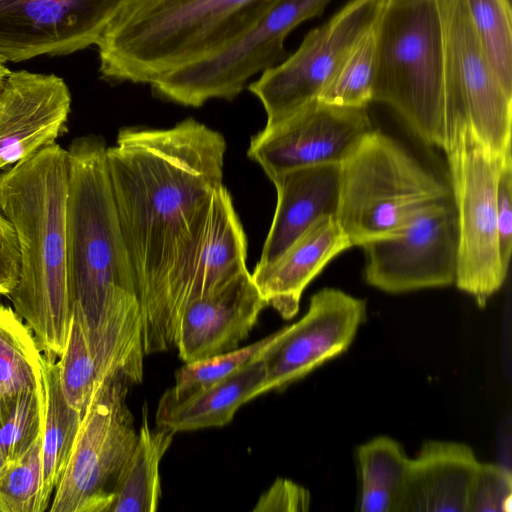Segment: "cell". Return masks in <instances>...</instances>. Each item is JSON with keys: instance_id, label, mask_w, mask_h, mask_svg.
<instances>
[{"instance_id": "obj_36", "label": "cell", "mask_w": 512, "mask_h": 512, "mask_svg": "<svg viewBox=\"0 0 512 512\" xmlns=\"http://www.w3.org/2000/svg\"><path fill=\"white\" fill-rule=\"evenodd\" d=\"M20 273V252L15 231L0 210V295L9 296Z\"/></svg>"}, {"instance_id": "obj_10", "label": "cell", "mask_w": 512, "mask_h": 512, "mask_svg": "<svg viewBox=\"0 0 512 512\" xmlns=\"http://www.w3.org/2000/svg\"><path fill=\"white\" fill-rule=\"evenodd\" d=\"M385 4L386 0H349L312 29L293 54L248 85L264 107L266 127L318 100L344 56L378 20Z\"/></svg>"}, {"instance_id": "obj_33", "label": "cell", "mask_w": 512, "mask_h": 512, "mask_svg": "<svg viewBox=\"0 0 512 512\" xmlns=\"http://www.w3.org/2000/svg\"><path fill=\"white\" fill-rule=\"evenodd\" d=\"M511 471L500 464L481 463L470 486L467 512H510Z\"/></svg>"}, {"instance_id": "obj_22", "label": "cell", "mask_w": 512, "mask_h": 512, "mask_svg": "<svg viewBox=\"0 0 512 512\" xmlns=\"http://www.w3.org/2000/svg\"><path fill=\"white\" fill-rule=\"evenodd\" d=\"M247 241L228 190L222 185L212 199L184 309L208 296L247 270ZM183 309V310H184Z\"/></svg>"}, {"instance_id": "obj_32", "label": "cell", "mask_w": 512, "mask_h": 512, "mask_svg": "<svg viewBox=\"0 0 512 512\" xmlns=\"http://www.w3.org/2000/svg\"><path fill=\"white\" fill-rule=\"evenodd\" d=\"M273 337L274 333L246 347L186 363L176 371L171 389L190 392L228 377L255 359Z\"/></svg>"}, {"instance_id": "obj_6", "label": "cell", "mask_w": 512, "mask_h": 512, "mask_svg": "<svg viewBox=\"0 0 512 512\" xmlns=\"http://www.w3.org/2000/svg\"><path fill=\"white\" fill-rule=\"evenodd\" d=\"M451 198V189L405 147L373 129L340 164L335 217L352 246H362Z\"/></svg>"}, {"instance_id": "obj_25", "label": "cell", "mask_w": 512, "mask_h": 512, "mask_svg": "<svg viewBox=\"0 0 512 512\" xmlns=\"http://www.w3.org/2000/svg\"><path fill=\"white\" fill-rule=\"evenodd\" d=\"M410 459L388 436L375 437L357 449L362 512H403Z\"/></svg>"}, {"instance_id": "obj_16", "label": "cell", "mask_w": 512, "mask_h": 512, "mask_svg": "<svg viewBox=\"0 0 512 512\" xmlns=\"http://www.w3.org/2000/svg\"><path fill=\"white\" fill-rule=\"evenodd\" d=\"M71 102L67 84L55 74L10 71L0 87V171L56 142Z\"/></svg>"}, {"instance_id": "obj_8", "label": "cell", "mask_w": 512, "mask_h": 512, "mask_svg": "<svg viewBox=\"0 0 512 512\" xmlns=\"http://www.w3.org/2000/svg\"><path fill=\"white\" fill-rule=\"evenodd\" d=\"M446 154L458 228L454 284L484 307L507 276L499 258L496 204L497 177L505 154L489 152L466 121Z\"/></svg>"}, {"instance_id": "obj_18", "label": "cell", "mask_w": 512, "mask_h": 512, "mask_svg": "<svg viewBox=\"0 0 512 512\" xmlns=\"http://www.w3.org/2000/svg\"><path fill=\"white\" fill-rule=\"evenodd\" d=\"M352 247L334 215L310 226L275 261L256 265L251 277L259 292L284 319L293 318L307 285L325 266Z\"/></svg>"}, {"instance_id": "obj_17", "label": "cell", "mask_w": 512, "mask_h": 512, "mask_svg": "<svg viewBox=\"0 0 512 512\" xmlns=\"http://www.w3.org/2000/svg\"><path fill=\"white\" fill-rule=\"evenodd\" d=\"M266 306L248 270L218 291L190 302L175 333L179 357L188 363L237 349Z\"/></svg>"}, {"instance_id": "obj_12", "label": "cell", "mask_w": 512, "mask_h": 512, "mask_svg": "<svg viewBox=\"0 0 512 512\" xmlns=\"http://www.w3.org/2000/svg\"><path fill=\"white\" fill-rule=\"evenodd\" d=\"M446 81L457 112L495 156L511 150L512 93L496 75L463 0H437Z\"/></svg>"}, {"instance_id": "obj_26", "label": "cell", "mask_w": 512, "mask_h": 512, "mask_svg": "<svg viewBox=\"0 0 512 512\" xmlns=\"http://www.w3.org/2000/svg\"><path fill=\"white\" fill-rule=\"evenodd\" d=\"M43 370L44 353L31 329L13 307L0 305V398L36 388Z\"/></svg>"}, {"instance_id": "obj_11", "label": "cell", "mask_w": 512, "mask_h": 512, "mask_svg": "<svg viewBox=\"0 0 512 512\" xmlns=\"http://www.w3.org/2000/svg\"><path fill=\"white\" fill-rule=\"evenodd\" d=\"M458 228L452 198L430 204L400 229L371 240L365 251V281L386 293L454 284Z\"/></svg>"}, {"instance_id": "obj_19", "label": "cell", "mask_w": 512, "mask_h": 512, "mask_svg": "<svg viewBox=\"0 0 512 512\" xmlns=\"http://www.w3.org/2000/svg\"><path fill=\"white\" fill-rule=\"evenodd\" d=\"M277 204L257 265L275 261L319 219L336 214L340 164L315 165L284 172L271 180Z\"/></svg>"}, {"instance_id": "obj_15", "label": "cell", "mask_w": 512, "mask_h": 512, "mask_svg": "<svg viewBox=\"0 0 512 512\" xmlns=\"http://www.w3.org/2000/svg\"><path fill=\"white\" fill-rule=\"evenodd\" d=\"M126 0H0V58L20 62L96 45Z\"/></svg>"}, {"instance_id": "obj_4", "label": "cell", "mask_w": 512, "mask_h": 512, "mask_svg": "<svg viewBox=\"0 0 512 512\" xmlns=\"http://www.w3.org/2000/svg\"><path fill=\"white\" fill-rule=\"evenodd\" d=\"M262 0H126L98 40L111 83L151 84L211 53Z\"/></svg>"}, {"instance_id": "obj_7", "label": "cell", "mask_w": 512, "mask_h": 512, "mask_svg": "<svg viewBox=\"0 0 512 512\" xmlns=\"http://www.w3.org/2000/svg\"><path fill=\"white\" fill-rule=\"evenodd\" d=\"M330 1L262 0L222 45L152 82V93L196 108L211 99L233 100L253 76L285 58L287 36Z\"/></svg>"}, {"instance_id": "obj_34", "label": "cell", "mask_w": 512, "mask_h": 512, "mask_svg": "<svg viewBox=\"0 0 512 512\" xmlns=\"http://www.w3.org/2000/svg\"><path fill=\"white\" fill-rule=\"evenodd\" d=\"M497 232L499 258L507 274L512 252V153H505L497 177Z\"/></svg>"}, {"instance_id": "obj_31", "label": "cell", "mask_w": 512, "mask_h": 512, "mask_svg": "<svg viewBox=\"0 0 512 512\" xmlns=\"http://www.w3.org/2000/svg\"><path fill=\"white\" fill-rule=\"evenodd\" d=\"M42 437L0 475V512H43Z\"/></svg>"}, {"instance_id": "obj_27", "label": "cell", "mask_w": 512, "mask_h": 512, "mask_svg": "<svg viewBox=\"0 0 512 512\" xmlns=\"http://www.w3.org/2000/svg\"><path fill=\"white\" fill-rule=\"evenodd\" d=\"M378 20L352 45L319 95V101L352 108H367L372 102Z\"/></svg>"}, {"instance_id": "obj_35", "label": "cell", "mask_w": 512, "mask_h": 512, "mask_svg": "<svg viewBox=\"0 0 512 512\" xmlns=\"http://www.w3.org/2000/svg\"><path fill=\"white\" fill-rule=\"evenodd\" d=\"M310 492L299 484L278 478L258 499L254 512H304L310 507Z\"/></svg>"}, {"instance_id": "obj_24", "label": "cell", "mask_w": 512, "mask_h": 512, "mask_svg": "<svg viewBox=\"0 0 512 512\" xmlns=\"http://www.w3.org/2000/svg\"><path fill=\"white\" fill-rule=\"evenodd\" d=\"M45 419L42 434V511L70 459L83 414L72 408L62 393L56 357L44 353Z\"/></svg>"}, {"instance_id": "obj_38", "label": "cell", "mask_w": 512, "mask_h": 512, "mask_svg": "<svg viewBox=\"0 0 512 512\" xmlns=\"http://www.w3.org/2000/svg\"><path fill=\"white\" fill-rule=\"evenodd\" d=\"M4 467H5V463H4V461L2 460V458L0 457V475H1V473L3 472Z\"/></svg>"}, {"instance_id": "obj_5", "label": "cell", "mask_w": 512, "mask_h": 512, "mask_svg": "<svg viewBox=\"0 0 512 512\" xmlns=\"http://www.w3.org/2000/svg\"><path fill=\"white\" fill-rule=\"evenodd\" d=\"M372 101L447 153L466 121L449 95L437 0L387 1L378 20Z\"/></svg>"}, {"instance_id": "obj_37", "label": "cell", "mask_w": 512, "mask_h": 512, "mask_svg": "<svg viewBox=\"0 0 512 512\" xmlns=\"http://www.w3.org/2000/svg\"><path fill=\"white\" fill-rule=\"evenodd\" d=\"M6 61L2 58H0V87L3 84L5 78L10 73L9 68L6 66Z\"/></svg>"}, {"instance_id": "obj_13", "label": "cell", "mask_w": 512, "mask_h": 512, "mask_svg": "<svg viewBox=\"0 0 512 512\" xmlns=\"http://www.w3.org/2000/svg\"><path fill=\"white\" fill-rule=\"evenodd\" d=\"M373 130L367 108L316 100L252 137L248 156L270 180L302 167L341 164Z\"/></svg>"}, {"instance_id": "obj_28", "label": "cell", "mask_w": 512, "mask_h": 512, "mask_svg": "<svg viewBox=\"0 0 512 512\" xmlns=\"http://www.w3.org/2000/svg\"><path fill=\"white\" fill-rule=\"evenodd\" d=\"M45 419L44 370L36 388L0 398V457L20 459L42 437Z\"/></svg>"}, {"instance_id": "obj_14", "label": "cell", "mask_w": 512, "mask_h": 512, "mask_svg": "<svg viewBox=\"0 0 512 512\" xmlns=\"http://www.w3.org/2000/svg\"><path fill=\"white\" fill-rule=\"evenodd\" d=\"M366 315L363 299L331 287L316 292L307 312L276 331L258 354L266 370L262 394L284 389L345 352Z\"/></svg>"}, {"instance_id": "obj_20", "label": "cell", "mask_w": 512, "mask_h": 512, "mask_svg": "<svg viewBox=\"0 0 512 512\" xmlns=\"http://www.w3.org/2000/svg\"><path fill=\"white\" fill-rule=\"evenodd\" d=\"M479 465L474 451L452 441H427L410 459L403 512H467Z\"/></svg>"}, {"instance_id": "obj_9", "label": "cell", "mask_w": 512, "mask_h": 512, "mask_svg": "<svg viewBox=\"0 0 512 512\" xmlns=\"http://www.w3.org/2000/svg\"><path fill=\"white\" fill-rule=\"evenodd\" d=\"M129 388L119 379L97 384L49 511H109L116 480L137 440L126 403Z\"/></svg>"}, {"instance_id": "obj_2", "label": "cell", "mask_w": 512, "mask_h": 512, "mask_svg": "<svg viewBox=\"0 0 512 512\" xmlns=\"http://www.w3.org/2000/svg\"><path fill=\"white\" fill-rule=\"evenodd\" d=\"M106 143L96 135L68 147L67 283L99 382H142L143 316L112 192Z\"/></svg>"}, {"instance_id": "obj_3", "label": "cell", "mask_w": 512, "mask_h": 512, "mask_svg": "<svg viewBox=\"0 0 512 512\" xmlns=\"http://www.w3.org/2000/svg\"><path fill=\"white\" fill-rule=\"evenodd\" d=\"M69 154L57 142L0 172V210L19 246L8 296L43 353L59 357L72 317L67 283Z\"/></svg>"}, {"instance_id": "obj_23", "label": "cell", "mask_w": 512, "mask_h": 512, "mask_svg": "<svg viewBox=\"0 0 512 512\" xmlns=\"http://www.w3.org/2000/svg\"><path fill=\"white\" fill-rule=\"evenodd\" d=\"M134 448L113 489L108 512H155L161 497L159 465L173 441V432L149 426L146 404Z\"/></svg>"}, {"instance_id": "obj_1", "label": "cell", "mask_w": 512, "mask_h": 512, "mask_svg": "<svg viewBox=\"0 0 512 512\" xmlns=\"http://www.w3.org/2000/svg\"><path fill=\"white\" fill-rule=\"evenodd\" d=\"M226 142L193 118L166 129L126 127L106 159L143 316L144 354L174 347Z\"/></svg>"}, {"instance_id": "obj_29", "label": "cell", "mask_w": 512, "mask_h": 512, "mask_svg": "<svg viewBox=\"0 0 512 512\" xmlns=\"http://www.w3.org/2000/svg\"><path fill=\"white\" fill-rule=\"evenodd\" d=\"M479 41L504 88L512 93V12L509 0H463Z\"/></svg>"}, {"instance_id": "obj_30", "label": "cell", "mask_w": 512, "mask_h": 512, "mask_svg": "<svg viewBox=\"0 0 512 512\" xmlns=\"http://www.w3.org/2000/svg\"><path fill=\"white\" fill-rule=\"evenodd\" d=\"M67 403L84 415L99 383L96 365L79 319L72 314L65 348L57 361Z\"/></svg>"}, {"instance_id": "obj_21", "label": "cell", "mask_w": 512, "mask_h": 512, "mask_svg": "<svg viewBox=\"0 0 512 512\" xmlns=\"http://www.w3.org/2000/svg\"><path fill=\"white\" fill-rule=\"evenodd\" d=\"M264 361L256 357L228 377L185 393L171 388L160 397L156 423L169 431H192L228 424L236 411L262 394Z\"/></svg>"}]
</instances>
